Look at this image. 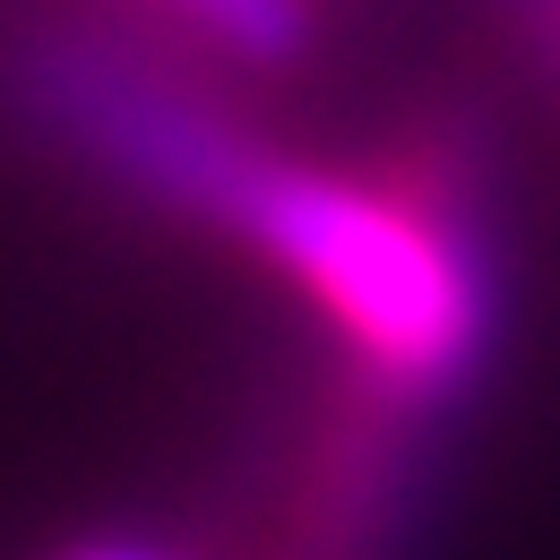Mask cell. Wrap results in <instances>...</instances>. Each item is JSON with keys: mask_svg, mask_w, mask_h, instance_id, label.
<instances>
[{"mask_svg": "<svg viewBox=\"0 0 560 560\" xmlns=\"http://www.w3.org/2000/svg\"><path fill=\"white\" fill-rule=\"evenodd\" d=\"M61 113L113 164H130L173 208L224 224L250 242L293 293L328 311V328L353 346V362L397 397L422 406L448 388L483 346V277L448 215L406 182H353L293 164L277 147L224 130L215 113L147 86L130 70H104L70 52L61 61Z\"/></svg>", "mask_w": 560, "mask_h": 560, "instance_id": "cell-1", "label": "cell"}, {"mask_svg": "<svg viewBox=\"0 0 560 560\" xmlns=\"http://www.w3.org/2000/svg\"><path fill=\"white\" fill-rule=\"evenodd\" d=\"M208 35L242 44V52H284L302 35V0H182Z\"/></svg>", "mask_w": 560, "mask_h": 560, "instance_id": "cell-2", "label": "cell"}]
</instances>
